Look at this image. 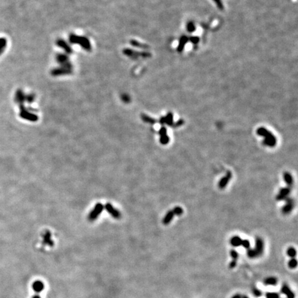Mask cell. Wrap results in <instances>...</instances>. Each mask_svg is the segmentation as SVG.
<instances>
[{"instance_id":"cell-24","label":"cell","mask_w":298,"mask_h":298,"mask_svg":"<svg viewBox=\"0 0 298 298\" xmlns=\"http://www.w3.org/2000/svg\"><path fill=\"white\" fill-rule=\"evenodd\" d=\"M68 69H64V70H62V69H60V70H54L53 71V74H54V75H58V74H67L68 73Z\"/></svg>"},{"instance_id":"cell-11","label":"cell","mask_w":298,"mask_h":298,"mask_svg":"<svg viewBox=\"0 0 298 298\" xmlns=\"http://www.w3.org/2000/svg\"><path fill=\"white\" fill-rule=\"evenodd\" d=\"M281 292L286 296L287 298H295V295L291 291L287 284H284L281 289Z\"/></svg>"},{"instance_id":"cell-16","label":"cell","mask_w":298,"mask_h":298,"mask_svg":"<svg viewBox=\"0 0 298 298\" xmlns=\"http://www.w3.org/2000/svg\"><path fill=\"white\" fill-rule=\"evenodd\" d=\"M230 244L233 246H234V247H237V246H241L242 240H241L240 237H239V236H234V237H233L230 239Z\"/></svg>"},{"instance_id":"cell-21","label":"cell","mask_w":298,"mask_h":298,"mask_svg":"<svg viewBox=\"0 0 298 298\" xmlns=\"http://www.w3.org/2000/svg\"><path fill=\"white\" fill-rule=\"evenodd\" d=\"M286 254L291 258H295V257L297 255V251L293 247H289L287 249Z\"/></svg>"},{"instance_id":"cell-23","label":"cell","mask_w":298,"mask_h":298,"mask_svg":"<svg viewBox=\"0 0 298 298\" xmlns=\"http://www.w3.org/2000/svg\"><path fill=\"white\" fill-rule=\"evenodd\" d=\"M289 267L290 269H295L297 267V259H295V258H291V259H290L289 262Z\"/></svg>"},{"instance_id":"cell-3","label":"cell","mask_w":298,"mask_h":298,"mask_svg":"<svg viewBox=\"0 0 298 298\" xmlns=\"http://www.w3.org/2000/svg\"><path fill=\"white\" fill-rule=\"evenodd\" d=\"M70 41L72 43H79V45H81L82 47L85 48V49L87 50H89L91 49V45H90L89 41L85 37H79V36H75V35H71L70 37Z\"/></svg>"},{"instance_id":"cell-38","label":"cell","mask_w":298,"mask_h":298,"mask_svg":"<svg viewBox=\"0 0 298 298\" xmlns=\"http://www.w3.org/2000/svg\"><path fill=\"white\" fill-rule=\"evenodd\" d=\"M32 298H41V297L39 295H34V296H33Z\"/></svg>"},{"instance_id":"cell-31","label":"cell","mask_w":298,"mask_h":298,"mask_svg":"<svg viewBox=\"0 0 298 298\" xmlns=\"http://www.w3.org/2000/svg\"><path fill=\"white\" fill-rule=\"evenodd\" d=\"M213 1H214L215 3H216L218 9H220V10L224 9V6H223V4L222 2V0H213Z\"/></svg>"},{"instance_id":"cell-39","label":"cell","mask_w":298,"mask_h":298,"mask_svg":"<svg viewBox=\"0 0 298 298\" xmlns=\"http://www.w3.org/2000/svg\"><path fill=\"white\" fill-rule=\"evenodd\" d=\"M241 298H249V297H247V296H246V295H245V296H243Z\"/></svg>"},{"instance_id":"cell-9","label":"cell","mask_w":298,"mask_h":298,"mask_svg":"<svg viewBox=\"0 0 298 298\" xmlns=\"http://www.w3.org/2000/svg\"><path fill=\"white\" fill-rule=\"evenodd\" d=\"M290 192H291V187L288 186L281 189L279 190L278 195L276 196V199L278 200V201L284 200V199L288 197Z\"/></svg>"},{"instance_id":"cell-2","label":"cell","mask_w":298,"mask_h":298,"mask_svg":"<svg viewBox=\"0 0 298 298\" xmlns=\"http://www.w3.org/2000/svg\"><path fill=\"white\" fill-rule=\"evenodd\" d=\"M264 252V241L260 237L255 240V247L254 249H247V255L250 258H256L262 255Z\"/></svg>"},{"instance_id":"cell-36","label":"cell","mask_w":298,"mask_h":298,"mask_svg":"<svg viewBox=\"0 0 298 298\" xmlns=\"http://www.w3.org/2000/svg\"><path fill=\"white\" fill-rule=\"evenodd\" d=\"M122 99H123V100H124V101L125 102H129V99H130L129 97H128V96L126 95H122Z\"/></svg>"},{"instance_id":"cell-8","label":"cell","mask_w":298,"mask_h":298,"mask_svg":"<svg viewBox=\"0 0 298 298\" xmlns=\"http://www.w3.org/2000/svg\"><path fill=\"white\" fill-rule=\"evenodd\" d=\"M232 178V173H231L230 171H228L226 175L223 178H222L220 180L219 183H218V186L221 189H224L226 186H227V184L229 182L230 179Z\"/></svg>"},{"instance_id":"cell-13","label":"cell","mask_w":298,"mask_h":298,"mask_svg":"<svg viewBox=\"0 0 298 298\" xmlns=\"http://www.w3.org/2000/svg\"><path fill=\"white\" fill-rule=\"evenodd\" d=\"M43 244L44 245H48L50 246H53L54 243L53 241L51 240V233L49 231H46V232L43 235Z\"/></svg>"},{"instance_id":"cell-37","label":"cell","mask_w":298,"mask_h":298,"mask_svg":"<svg viewBox=\"0 0 298 298\" xmlns=\"http://www.w3.org/2000/svg\"><path fill=\"white\" fill-rule=\"evenodd\" d=\"M242 297H241V295H240V294H236L235 295H233V296L231 297V298H241Z\"/></svg>"},{"instance_id":"cell-19","label":"cell","mask_w":298,"mask_h":298,"mask_svg":"<svg viewBox=\"0 0 298 298\" xmlns=\"http://www.w3.org/2000/svg\"><path fill=\"white\" fill-rule=\"evenodd\" d=\"M284 179L285 182H286L287 185H289V187H291L293 184V177L291 174L288 172H286L284 174Z\"/></svg>"},{"instance_id":"cell-34","label":"cell","mask_w":298,"mask_h":298,"mask_svg":"<svg viewBox=\"0 0 298 298\" xmlns=\"http://www.w3.org/2000/svg\"><path fill=\"white\" fill-rule=\"evenodd\" d=\"M236 265H237V262H236V260L231 261L230 262V264H229V268L230 269L235 268V267L236 266Z\"/></svg>"},{"instance_id":"cell-20","label":"cell","mask_w":298,"mask_h":298,"mask_svg":"<svg viewBox=\"0 0 298 298\" xmlns=\"http://www.w3.org/2000/svg\"><path fill=\"white\" fill-rule=\"evenodd\" d=\"M57 45L59 46H60L61 48H64V50H66L67 53H71V49L70 46H68L67 43H66L63 40H59L57 42Z\"/></svg>"},{"instance_id":"cell-15","label":"cell","mask_w":298,"mask_h":298,"mask_svg":"<svg viewBox=\"0 0 298 298\" xmlns=\"http://www.w3.org/2000/svg\"><path fill=\"white\" fill-rule=\"evenodd\" d=\"M174 213L173 212V210H169V211L166 213V215H165V217H164L163 219V224L164 225H167L170 223L172 220L173 219L174 217Z\"/></svg>"},{"instance_id":"cell-4","label":"cell","mask_w":298,"mask_h":298,"mask_svg":"<svg viewBox=\"0 0 298 298\" xmlns=\"http://www.w3.org/2000/svg\"><path fill=\"white\" fill-rule=\"evenodd\" d=\"M103 210H104L103 204H101V203H97L93 209V210L90 213V214L88 217V220L91 221V222L95 220L98 217L99 215L101 214L102 212L103 211Z\"/></svg>"},{"instance_id":"cell-32","label":"cell","mask_w":298,"mask_h":298,"mask_svg":"<svg viewBox=\"0 0 298 298\" xmlns=\"http://www.w3.org/2000/svg\"><path fill=\"white\" fill-rule=\"evenodd\" d=\"M131 43H133L132 45L135 46H137V47H140V48H148L147 46L141 44L140 43H139L137 42H135V41H133V42H131Z\"/></svg>"},{"instance_id":"cell-30","label":"cell","mask_w":298,"mask_h":298,"mask_svg":"<svg viewBox=\"0 0 298 298\" xmlns=\"http://www.w3.org/2000/svg\"><path fill=\"white\" fill-rule=\"evenodd\" d=\"M187 30H189V32H192L195 30V25L192 24V22L189 23V24L187 25Z\"/></svg>"},{"instance_id":"cell-17","label":"cell","mask_w":298,"mask_h":298,"mask_svg":"<svg viewBox=\"0 0 298 298\" xmlns=\"http://www.w3.org/2000/svg\"><path fill=\"white\" fill-rule=\"evenodd\" d=\"M188 40H189L188 37H186V36H183V37H181L180 40H179L178 47V52L180 53V52H182V50H183L184 46H185V44H186L187 42H188Z\"/></svg>"},{"instance_id":"cell-10","label":"cell","mask_w":298,"mask_h":298,"mask_svg":"<svg viewBox=\"0 0 298 298\" xmlns=\"http://www.w3.org/2000/svg\"><path fill=\"white\" fill-rule=\"evenodd\" d=\"M160 124H166L169 126H173V115L172 113H168L166 117H162L160 120Z\"/></svg>"},{"instance_id":"cell-25","label":"cell","mask_w":298,"mask_h":298,"mask_svg":"<svg viewBox=\"0 0 298 298\" xmlns=\"http://www.w3.org/2000/svg\"><path fill=\"white\" fill-rule=\"evenodd\" d=\"M266 298H280L279 294L275 292H268L266 294Z\"/></svg>"},{"instance_id":"cell-26","label":"cell","mask_w":298,"mask_h":298,"mask_svg":"<svg viewBox=\"0 0 298 298\" xmlns=\"http://www.w3.org/2000/svg\"><path fill=\"white\" fill-rule=\"evenodd\" d=\"M173 212L174 213V215H181L182 213H183V209H182L181 207H179V206H177L175 208H174L173 210Z\"/></svg>"},{"instance_id":"cell-33","label":"cell","mask_w":298,"mask_h":298,"mask_svg":"<svg viewBox=\"0 0 298 298\" xmlns=\"http://www.w3.org/2000/svg\"><path fill=\"white\" fill-rule=\"evenodd\" d=\"M184 120H179L178 122H177L175 124H173V126L174 128H175V127H179V126H182V124H184Z\"/></svg>"},{"instance_id":"cell-27","label":"cell","mask_w":298,"mask_h":298,"mask_svg":"<svg viewBox=\"0 0 298 298\" xmlns=\"http://www.w3.org/2000/svg\"><path fill=\"white\" fill-rule=\"evenodd\" d=\"M230 255L231 258L233 259V260H236V259H237L239 257L238 253L235 250H231L230 252Z\"/></svg>"},{"instance_id":"cell-7","label":"cell","mask_w":298,"mask_h":298,"mask_svg":"<svg viewBox=\"0 0 298 298\" xmlns=\"http://www.w3.org/2000/svg\"><path fill=\"white\" fill-rule=\"evenodd\" d=\"M105 209H106V211L109 213V214L111 215L112 217L115 218V219H119V218L121 217L120 213L118 211L117 209H115V208L110 204V203H107V204L105 205Z\"/></svg>"},{"instance_id":"cell-22","label":"cell","mask_w":298,"mask_h":298,"mask_svg":"<svg viewBox=\"0 0 298 298\" xmlns=\"http://www.w3.org/2000/svg\"><path fill=\"white\" fill-rule=\"evenodd\" d=\"M142 119L143 121H144L145 122L149 123V124H155V123H156L155 120H154L153 118L147 116V115H142Z\"/></svg>"},{"instance_id":"cell-6","label":"cell","mask_w":298,"mask_h":298,"mask_svg":"<svg viewBox=\"0 0 298 298\" xmlns=\"http://www.w3.org/2000/svg\"><path fill=\"white\" fill-rule=\"evenodd\" d=\"M159 134L160 135V143L163 145L167 144L169 142V141H170V139H169L168 136L167 135L166 128L164 126L161 127L160 129V130H159Z\"/></svg>"},{"instance_id":"cell-1","label":"cell","mask_w":298,"mask_h":298,"mask_svg":"<svg viewBox=\"0 0 298 298\" xmlns=\"http://www.w3.org/2000/svg\"><path fill=\"white\" fill-rule=\"evenodd\" d=\"M257 134L264 137L263 140V144L264 145L269 146V147H274L276 145V137L269 130L266 129L265 128H259L257 130Z\"/></svg>"},{"instance_id":"cell-14","label":"cell","mask_w":298,"mask_h":298,"mask_svg":"<svg viewBox=\"0 0 298 298\" xmlns=\"http://www.w3.org/2000/svg\"><path fill=\"white\" fill-rule=\"evenodd\" d=\"M22 117L23 118H24L26 120H29L32 121V122H35L38 120V117L36 116L35 115H33L32 113H30L29 112L26 111H23L22 113Z\"/></svg>"},{"instance_id":"cell-5","label":"cell","mask_w":298,"mask_h":298,"mask_svg":"<svg viewBox=\"0 0 298 298\" xmlns=\"http://www.w3.org/2000/svg\"><path fill=\"white\" fill-rule=\"evenodd\" d=\"M284 201H286V204L284 205L283 208L282 209V211L284 214H289L291 212V210L293 209L294 204H293V200L290 198V197H287L284 199Z\"/></svg>"},{"instance_id":"cell-12","label":"cell","mask_w":298,"mask_h":298,"mask_svg":"<svg viewBox=\"0 0 298 298\" xmlns=\"http://www.w3.org/2000/svg\"><path fill=\"white\" fill-rule=\"evenodd\" d=\"M32 289L35 292L39 293L44 289V284L41 280H36L32 284Z\"/></svg>"},{"instance_id":"cell-35","label":"cell","mask_w":298,"mask_h":298,"mask_svg":"<svg viewBox=\"0 0 298 298\" xmlns=\"http://www.w3.org/2000/svg\"><path fill=\"white\" fill-rule=\"evenodd\" d=\"M190 40H191L192 43H198V42L199 41V38H198L197 37H191V39H190Z\"/></svg>"},{"instance_id":"cell-29","label":"cell","mask_w":298,"mask_h":298,"mask_svg":"<svg viewBox=\"0 0 298 298\" xmlns=\"http://www.w3.org/2000/svg\"><path fill=\"white\" fill-rule=\"evenodd\" d=\"M241 246H243L246 249L250 248V241L248 240H242V243H241Z\"/></svg>"},{"instance_id":"cell-18","label":"cell","mask_w":298,"mask_h":298,"mask_svg":"<svg viewBox=\"0 0 298 298\" xmlns=\"http://www.w3.org/2000/svg\"><path fill=\"white\" fill-rule=\"evenodd\" d=\"M264 284L269 285V286H275L277 284V279L275 277H269L264 279Z\"/></svg>"},{"instance_id":"cell-28","label":"cell","mask_w":298,"mask_h":298,"mask_svg":"<svg viewBox=\"0 0 298 298\" xmlns=\"http://www.w3.org/2000/svg\"><path fill=\"white\" fill-rule=\"evenodd\" d=\"M253 295H255V297H259L262 296V293L260 290H259L258 289H255H255H253Z\"/></svg>"}]
</instances>
